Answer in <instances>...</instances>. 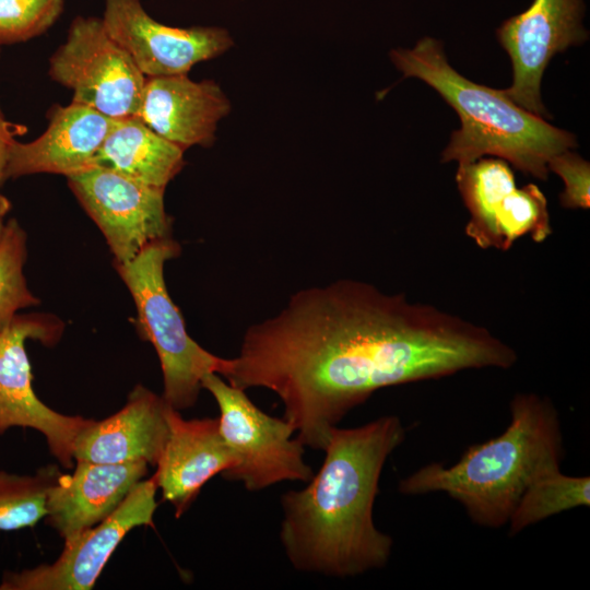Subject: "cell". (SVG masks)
Returning a JSON list of instances; mask_svg holds the SVG:
<instances>
[{
	"label": "cell",
	"mask_w": 590,
	"mask_h": 590,
	"mask_svg": "<svg viewBox=\"0 0 590 590\" xmlns=\"http://www.w3.org/2000/svg\"><path fill=\"white\" fill-rule=\"evenodd\" d=\"M517 361L485 327L342 279L298 291L250 326L219 375L243 390L273 391L302 444L323 450L332 428L379 389Z\"/></svg>",
	"instance_id": "obj_1"
},
{
	"label": "cell",
	"mask_w": 590,
	"mask_h": 590,
	"mask_svg": "<svg viewBox=\"0 0 590 590\" xmlns=\"http://www.w3.org/2000/svg\"><path fill=\"white\" fill-rule=\"evenodd\" d=\"M404 438L396 415L332 428L320 470L281 496L280 541L296 570L347 578L387 565L393 540L373 510L385 463Z\"/></svg>",
	"instance_id": "obj_2"
},
{
	"label": "cell",
	"mask_w": 590,
	"mask_h": 590,
	"mask_svg": "<svg viewBox=\"0 0 590 590\" xmlns=\"http://www.w3.org/2000/svg\"><path fill=\"white\" fill-rule=\"evenodd\" d=\"M510 423L498 436L470 445L452 465L432 462L399 482L404 495L445 493L477 526L498 529L528 486L541 474L560 468L564 457L558 412L548 398L516 393Z\"/></svg>",
	"instance_id": "obj_3"
},
{
	"label": "cell",
	"mask_w": 590,
	"mask_h": 590,
	"mask_svg": "<svg viewBox=\"0 0 590 590\" xmlns=\"http://www.w3.org/2000/svg\"><path fill=\"white\" fill-rule=\"evenodd\" d=\"M390 58L405 78L424 81L458 114L461 128L444 150V163L456 161L463 166L494 155L523 174L545 180L550 160L576 146L571 133L522 108L504 91L477 84L457 72L434 38L425 37L412 49H393Z\"/></svg>",
	"instance_id": "obj_4"
},
{
	"label": "cell",
	"mask_w": 590,
	"mask_h": 590,
	"mask_svg": "<svg viewBox=\"0 0 590 590\" xmlns=\"http://www.w3.org/2000/svg\"><path fill=\"white\" fill-rule=\"evenodd\" d=\"M180 253L172 237L146 245L128 262L115 263L138 311V329L160 358L163 399L178 411L196 404L201 380L220 374L223 358L199 345L187 332L180 310L172 300L164 279V266Z\"/></svg>",
	"instance_id": "obj_5"
},
{
	"label": "cell",
	"mask_w": 590,
	"mask_h": 590,
	"mask_svg": "<svg viewBox=\"0 0 590 590\" xmlns=\"http://www.w3.org/2000/svg\"><path fill=\"white\" fill-rule=\"evenodd\" d=\"M201 385L217 403L221 435L237 459L234 468L221 474L223 479L258 492L285 481L307 483L312 477L304 460L305 446L292 438L295 428L287 420L264 413L245 390L216 373L206 374Z\"/></svg>",
	"instance_id": "obj_6"
},
{
	"label": "cell",
	"mask_w": 590,
	"mask_h": 590,
	"mask_svg": "<svg viewBox=\"0 0 590 590\" xmlns=\"http://www.w3.org/2000/svg\"><path fill=\"white\" fill-rule=\"evenodd\" d=\"M48 74L72 92V102L113 119L138 116L145 76L102 17L72 20L64 43L49 58Z\"/></svg>",
	"instance_id": "obj_7"
},
{
	"label": "cell",
	"mask_w": 590,
	"mask_h": 590,
	"mask_svg": "<svg viewBox=\"0 0 590 590\" xmlns=\"http://www.w3.org/2000/svg\"><path fill=\"white\" fill-rule=\"evenodd\" d=\"M61 332L60 321L48 315H16L0 331V436L11 427L33 428L46 438L57 461L72 469L75 438L91 418L64 415L39 400L25 350L28 339L51 345Z\"/></svg>",
	"instance_id": "obj_8"
},
{
	"label": "cell",
	"mask_w": 590,
	"mask_h": 590,
	"mask_svg": "<svg viewBox=\"0 0 590 590\" xmlns=\"http://www.w3.org/2000/svg\"><path fill=\"white\" fill-rule=\"evenodd\" d=\"M456 180L470 213L465 235L480 248L507 251L523 236L543 243L552 235L545 196L534 184L518 188L506 161L458 166Z\"/></svg>",
	"instance_id": "obj_9"
},
{
	"label": "cell",
	"mask_w": 590,
	"mask_h": 590,
	"mask_svg": "<svg viewBox=\"0 0 590 590\" xmlns=\"http://www.w3.org/2000/svg\"><path fill=\"white\" fill-rule=\"evenodd\" d=\"M83 209L102 231L115 263L134 258L146 245L172 237L165 189L144 185L103 166L67 177Z\"/></svg>",
	"instance_id": "obj_10"
},
{
	"label": "cell",
	"mask_w": 590,
	"mask_h": 590,
	"mask_svg": "<svg viewBox=\"0 0 590 590\" xmlns=\"http://www.w3.org/2000/svg\"><path fill=\"white\" fill-rule=\"evenodd\" d=\"M157 485L140 481L117 509L96 526L64 541L60 556L21 571H5L0 590L92 589L122 539L137 527H154Z\"/></svg>",
	"instance_id": "obj_11"
},
{
	"label": "cell",
	"mask_w": 590,
	"mask_h": 590,
	"mask_svg": "<svg viewBox=\"0 0 590 590\" xmlns=\"http://www.w3.org/2000/svg\"><path fill=\"white\" fill-rule=\"evenodd\" d=\"M103 23L145 78L187 74L233 45L217 26L174 27L154 20L141 0H105Z\"/></svg>",
	"instance_id": "obj_12"
},
{
	"label": "cell",
	"mask_w": 590,
	"mask_h": 590,
	"mask_svg": "<svg viewBox=\"0 0 590 590\" xmlns=\"http://www.w3.org/2000/svg\"><path fill=\"white\" fill-rule=\"evenodd\" d=\"M582 0H534L524 12L505 21L497 31L508 52L512 84L506 95L522 108L543 117L541 80L552 57L582 43Z\"/></svg>",
	"instance_id": "obj_13"
},
{
	"label": "cell",
	"mask_w": 590,
	"mask_h": 590,
	"mask_svg": "<svg viewBox=\"0 0 590 590\" xmlns=\"http://www.w3.org/2000/svg\"><path fill=\"white\" fill-rule=\"evenodd\" d=\"M168 438L152 476L162 498L180 518L202 486L237 463L221 435L217 417L186 420L169 404L166 411Z\"/></svg>",
	"instance_id": "obj_14"
},
{
	"label": "cell",
	"mask_w": 590,
	"mask_h": 590,
	"mask_svg": "<svg viewBox=\"0 0 590 590\" xmlns=\"http://www.w3.org/2000/svg\"><path fill=\"white\" fill-rule=\"evenodd\" d=\"M113 122V118L83 104L56 105L39 137L31 142L16 140L13 143L5 180L34 174L69 177L95 166L96 155Z\"/></svg>",
	"instance_id": "obj_15"
},
{
	"label": "cell",
	"mask_w": 590,
	"mask_h": 590,
	"mask_svg": "<svg viewBox=\"0 0 590 590\" xmlns=\"http://www.w3.org/2000/svg\"><path fill=\"white\" fill-rule=\"evenodd\" d=\"M168 403L142 385L128 394L126 404L102 420L91 418L74 441V461L156 467L168 438Z\"/></svg>",
	"instance_id": "obj_16"
},
{
	"label": "cell",
	"mask_w": 590,
	"mask_h": 590,
	"mask_svg": "<svg viewBox=\"0 0 590 590\" xmlns=\"http://www.w3.org/2000/svg\"><path fill=\"white\" fill-rule=\"evenodd\" d=\"M229 110L231 103L216 82L178 74L145 78L137 117L186 150L212 145L217 125Z\"/></svg>",
	"instance_id": "obj_17"
},
{
	"label": "cell",
	"mask_w": 590,
	"mask_h": 590,
	"mask_svg": "<svg viewBox=\"0 0 590 590\" xmlns=\"http://www.w3.org/2000/svg\"><path fill=\"white\" fill-rule=\"evenodd\" d=\"M49 488L46 522L67 541L96 526L144 479L149 464L75 461Z\"/></svg>",
	"instance_id": "obj_18"
},
{
	"label": "cell",
	"mask_w": 590,
	"mask_h": 590,
	"mask_svg": "<svg viewBox=\"0 0 590 590\" xmlns=\"http://www.w3.org/2000/svg\"><path fill=\"white\" fill-rule=\"evenodd\" d=\"M180 146L164 139L140 118L114 119L95 160L103 166L148 186L165 189L184 167Z\"/></svg>",
	"instance_id": "obj_19"
},
{
	"label": "cell",
	"mask_w": 590,
	"mask_h": 590,
	"mask_svg": "<svg viewBox=\"0 0 590 590\" xmlns=\"http://www.w3.org/2000/svg\"><path fill=\"white\" fill-rule=\"evenodd\" d=\"M590 505V477L571 476L552 469L538 476L518 500L508 521L509 533L518 534L552 516Z\"/></svg>",
	"instance_id": "obj_20"
},
{
	"label": "cell",
	"mask_w": 590,
	"mask_h": 590,
	"mask_svg": "<svg viewBox=\"0 0 590 590\" xmlns=\"http://www.w3.org/2000/svg\"><path fill=\"white\" fill-rule=\"evenodd\" d=\"M62 472L55 464L33 475L0 471V530L34 527L47 515V496Z\"/></svg>",
	"instance_id": "obj_21"
},
{
	"label": "cell",
	"mask_w": 590,
	"mask_h": 590,
	"mask_svg": "<svg viewBox=\"0 0 590 590\" xmlns=\"http://www.w3.org/2000/svg\"><path fill=\"white\" fill-rule=\"evenodd\" d=\"M26 259V234L15 219H10L0 235V331L16 311L39 305L28 290L23 266Z\"/></svg>",
	"instance_id": "obj_22"
},
{
	"label": "cell",
	"mask_w": 590,
	"mask_h": 590,
	"mask_svg": "<svg viewBox=\"0 0 590 590\" xmlns=\"http://www.w3.org/2000/svg\"><path fill=\"white\" fill-rule=\"evenodd\" d=\"M63 9L64 0H0V47L43 35Z\"/></svg>",
	"instance_id": "obj_23"
},
{
	"label": "cell",
	"mask_w": 590,
	"mask_h": 590,
	"mask_svg": "<svg viewBox=\"0 0 590 590\" xmlns=\"http://www.w3.org/2000/svg\"><path fill=\"white\" fill-rule=\"evenodd\" d=\"M547 169L564 181L559 196L560 204L567 209H589L590 206V164L579 154L566 150L553 156Z\"/></svg>",
	"instance_id": "obj_24"
},
{
	"label": "cell",
	"mask_w": 590,
	"mask_h": 590,
	"mask_svg": "<svg viewBox=\"0 0 590 590\" xmlns=\"http://www.w3.org/2000/svg\"><path fill=\"white\" fill-rule=\"evenodd\" d=\"M24 130V126L13 123L7 119L0 105V187L5 180L4 173L11 148L16 141V137ZM10 209V201L0 192V235L5 224L4 217Z\"/></svg>",
	"instance_id": "obj_25"
}]
</instances>
